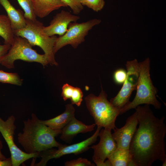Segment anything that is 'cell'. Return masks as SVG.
<instances>
[{
	"label": "cell",
	"mask_w": 166,
	"mask_h": 166,
	"mask_svg": "<svg viewBox=\"0 0 166 166\" xmlns=\"http://www.w3.org/2000/svg\"><path fill=\"white\" fill-rule=\"evenodd\" d=\"M2 148V144L1 141L0 140V160H4L6 158L5 156L3 155L1 152Z\"/></svg>",
	"instance_id": "29"
},
{
	"label": "cell",
	"mask_w": 166,
	"mask_h": 166,
	"mask_svg": "<svg viewBox=\"0 0 166 166\" xmlns=\"http://www.w3.org/2000/svg\"><path fill=\"white\" fill-rule=\"evenodd\" d=\"M67 6H69L75 14H78L83 9L80 0H61Z\"/></svg>",
	"instance_id": "24"
},
{
	"label": "cell",
	"mask_w": 166,
	"mask_h": 166,
	"mask_svg": "<svg viewBox=\"0 0 166 166\" xmlns=\"http://www.w3.org/2000/svg\"><path fill=\"white\" fill-rule=\"evenodd\" d=\"M139 127L131 141L129 150L135 166H151L155 161L166 166L165 117H156L149 105L136 108Z\"/></svg>",
	"instance_id": "1"
},
{
	"label": "cell",
	"mask_w": 166,
	"mask_h": 166,
	"mask_svg": "<svg viewBox=\"0 0 166 166\" xmlns=\"http://www.w3.org/2000/svg\"><path fill=\"white\" fill-rule=\"evenodd\" d=\"M22 80L16 73H7L0 70V82L21 85Z\"/></svg>",
	"instance_id": "21"
},
{
	"label": "cell",
	"mask_w": 166,
	"mask_h": 166,
	"mask_svg": "<svg viewBox=\"0 0 166 166\" xmlns=\"http://www.w3.org/2000/svg\"><path fill=\"white\" fill-rule=\"evenodd\" d=\"M75 111L73 105L68 104L65 105V111L62 114L49 120H40V121L53 129L61 130L75 117Z\"/></svg>",
	"instance_id": "16"
},
{
	"label": "cell",
	"mask_w": 166,
	"mask_h": 166,
	"mask_svg": "<svg viewBox=\"0 0 166 166\" xmlns=\"http://www.w3.org/2000/svg\"><path fill=\"white\" fill-rule=\"evenodd\" d=\"M150 62L149 58H147L139 62V76L136 96L132 101H129L120 109V114L142 104L152 105L157 109L161 108V104L156 97L157 89L154 86L150 77Z\"/></svg>",
	"instance_id": "3"
},
{
	"label": "cell",
	"mask_w": 166,
	"mask_h": 166,
	"mask_svg": "<svg viewBox=\"0 0 166 166\" xmlns=\"http://www.w3.org/2000/svg\"><path fill=\"white\" fill-rule=\"evenodd\" d=\"M83 93L79 88L70 85L67 89L65 96L67 99H70L72 105L75 104L79 106L83 100Z\"/></svg>",
	"instance_id": "20"
},
{
	"label": "cell",
	"mask_w": 166,
	"mask_h": 166,
	"mask_svg": "<svg viewBox=\"0 0 166 166\" xmlns=\"http://www.w3.org/2000/svg\"><path fill=\"white\" fill-rule=\"evenodd\" d=\"M96 124H85L74 117L61 130L60 139L68 143L71 142L73 138L79 133H85L93 130Z\"/></svg>",
	"instance_id": "14"
},
{
	"label": "cell",
	"mask_w": 166,
	"mask_h": 166,
	"mask_svg": "<svg viewBox=\"0 0 166 166\" xmlns=\"http://www.w3.org/2000/svg\"><path fill=\"white\" fill-rule=\"evenodd\" d=\"M23 122V132L18 134V139L26 152H40L62 144L55 139L61 130L53 129L45 125L35 114L32 113L30 118Z\"/></svg>",
	"instance_id": "2"
},
{
	"label": "cell",
	"mask_w": 166,
	"mask_h": 166,
	"mask_svg": "<svg viewBox=\"0 0 166 166\" xmlns=\"http://www.w3.org/2000/svg\"><path fill=\"white\" fill-rule=\"evenodd\" d=\"M111 131L106 128L101 130L99 143L90 147L94 150L93 160L97 166H105V160L117 148Z\"/></svg>",
	"instance_id": "11"
},
{
	"label": "cell",
	"mask_w": 166,
	"mask_h": 166,
	"mask_svg": "<svg viewBox=\"0 0 166 166\" xmlns=\"http://www.w3.org/2000/svg\"><path fill=\"white\" fill-rule=\"evenodd\" d=\"M15 118L13 115L9 116L4 121L0 117V132L9 148L12 166H19L26 161L31 158L39 157L40 153H29L22 151L15 144L14 136L16 127Z\"/></svg>",
	"instance_id": "8"
},
{
	"label": "cell",
	"mask_w": 166,
	"mask_h": 166,
	"mask_svg": "<svg viewBox=\"0 0 166 166\" xmlns=\"http://www.w3.org/2000/svg\"><path fill=\"white\" fill-rule=\"evenodd\" d=\"M0 4L6 11L14 31L24 28L26 25L24 14L20 9H16L8 0H0Z\"/></svg>",
	"instance_id": "17"
},
{
	"label": "cell",
	"mask_w": 166,
	"mask_h": 166,
	"mask_svg": "<svg viewBox=\"0 0 166 166\" xmlns=\"http://www.w3.org/2000/svg\"><path fill=\"white\" fill-rule=\"evenodd\" d=\"M65 166H94V164L87 159L81 157L66 162Z\"/></svg>",
	"instance_id": "26"
},
{
	"label": "cell",
	"mask_w": 166,
	"mask_h": 166,
	"mask_svg": "<svg viewBox=\"0 0 166 166\" xmlns=\"http://www.w3.org/2000/svg\"><path fill=\"white\" fill-rule=\"evenodd\" d=\"M101 22L100 19H93L80 23L71 22L66 32L57 38L53 47L54 54L68 45H70L76 49L85 41V38L89 31L93 27L99 24Z\"/></svg>",
	"instance_id": "7"
},
{
	"label": "cell",
	"mask_w": 166,
	"mask_h": 166,
	"mask_svg": "<svg viewBox=\"0 0 166 166\" xmlns=\"http://www.w3.org/2000/svg\"><path fill=\"white\" fill-rule=\"evenodd\" d=\"M18 2L24 11V16L26 19L35 20L36 16L35 15L31 0H17Z\"/></svg>",
	"instance_id": "22"
},
{
	"label": "cell",
	"mask_w": 166,
	"mask_h": 166,
	"mask_svg": "<svg viewBox=\"0 0 166 166\" xmlns=\"http://www.w3.org/2000/svg\"><path fill=\"white\" fill-rule=\"evenodd\" d=\"M34 13L40 18H44L54 10L67 6L61 0H31Z\"/></svg>",
	"instance_id": "15"
},
{
	"label": "cell",
	"mask_w": 166,
	"mask_h": 166,
	"mask_svg": "<svg viewBox=\"0 0 166 166\" xmlns=\"http://www.w3.org/2000/svg\"><path fill=\"white\" fill-rule=\"evenodd\" d=\"M0 36L4 40V44L11 45L14 39V35L7 16L0 15Z\"/></svg>",
	"instance_id": "19"
},
{
	"label": "cell",
	"mask_w": 166,
	"mask_h": 166,
	"mask_svg": "<svg viewBox=\"0 0 166 166\" xmlns=\"http://www.w3.org/2000/svg\"><path fill=\"white\" fill-rule=\"evenodd\" d=\"M83 6H85L92 9L94 11L97 12L101 10L105 5L104 0H80Z\"/></svg>",
	"instance_id": "23"
},
{
	"label": "cell",
	"mask_w": 166,
	"mask_h": 166,
	"mask_svg": "<svg viewBox=\"0 0 166 166\" xmlns=\"http://www.w3.org/2000/svg\"><path fill=\"white\" fill-rule=\"evenodd\" d=\"M107 159L109 166H135L129 149L117 148Z\"/></svg>",
	"instance_id": "18"
},
{
	"label": "cell",
	"mask_w": 166,
	"mask_h": 166,
	"mask_svg": "<svg viewBox=\"0 0 166 166\" xmlns=\"http://www.w3.org/2000/svg\"><path fill=\"white\" fill-rule=\"evenodd\" d=\"M138 124L136 111L128 117L124 125L120 128H115L112 134L117 148L129 149L130 144Z\"/></svg>",
	"instance_id": "12"
},
{
	"label": "cell",
	"mask_w": 166,
	"mask_h": 166,
	"mask_svg": "<svg viewBox=\"0 0 166 166\" xmlns=\"http://www.w3.org/2000/svg\"><path fill=\"white\" fill-rule=\"evenodd\" d=\"M32 47L25 38L14 35L13 42L7 53L1 59L0 64L8 69L14 68V62L17 60L38 62L43 66L49 64L45 55L38 53Z\"/></svg>",
	"instance_id": "6"
},
{
	"label": "cell",
	"mask_w": 166,
	"mask_h": 166,
	"mask_svg": "<svg viewBox=\"0 0 166 166\" xmlns=\"http://www.w3.org/2000/svg\"><path fill=\"white\" fill-rule=\"evenodd\" d=\"M125 65L127 72L126 79L117 94L110 101L120 110L129 101L132 92L136 89L139 76V62L136 59L128 61Z\"/></svg>",
	"instance_id": "10"
},
{
	"label": "cell",
	"mask_w": 166,
	"mask_h": 166,
	"mask_svg": "<svg viewBox=\"0 0 166 166\" xmlns=\"http://www.w3.org/2000/svg\"><path fill=\"white\" fill-rule=\"evenodd\" d=\"M107 96L102 89L98 96L90 94L85 99L86 107L97 127L112 130L116 127L115 121L120 115V110L108 101Z\"/></svg>",
	"instance_id": "4"
},
{
	"label": "cell",
	"mask_w": 166,
	"mask_h": 166,
	"mask_svg": "<svg viewBox=\"0 0 166 166\" xmlns=\"http://www.w3.org/2000/svg\"><path fill=\"white\" fill-rule=\"evenodd\" d=\"M79 18V17L77 16L73 15L68 11L62 10L53 17L49 26H44L43 29L49 36L56 34L62 36L67 31L71 22H76Z\"/></svg>",
	"instance_id": "13"
},
{
	"label": "cell",
	"mask_w": 166,
	"mask_h": 166,
	"mask_svg": "<svg viewBox=\"0 0 166 166\" xmlns=\"http://www.w3.org/2000/svg\"><path fill=\"white\" fill-rule=\"evenodd\" d=\"M101 128L97 127L93 135L80 142L69 145L62 144L58 147L57 149L52 148L39 152L41 158L40 161L38 163L33 164V165L45 166L51 159L58 158L64 155L71 154L78 155L86 151L90 148V145L96 141Z\"/></svg>",
	"instance_id": "9"
},
{
	"label": "cell",
	"mask_w": 166,
	"mask_h": 166,
	"mask_svg": "<svg viewBox=\"0 0 166 166\" xmlns=\"http://www.w3.org/2000/svg\"><path fill=\"white\" fill-rule=\"evenodd\" d=\"M127 75L126 70L123 68L118 69L113 73V81L117 85L123 84L126 79Z\"/></svg>",
	"instance_id": "25"
},
{
	"label": "cell",
	"mask_w": 166,
	"mask_h": 166,
	"mask_svg": "<svg viewBox=\"0 0 166 166\" xmlns=\"http://www.w3.org/2000/svg\"><path fill=\"white\" fill-rule=\"evenodd\" d=\"M10 46L9 44L1 45L0 42V61L2 57L7 53Z\"/></svg>",
	"instance_id": "27"
},
{
	"label": "cell",
	"mask_w": 166,
	"mask_h": 166,
	"mask_svg": "<svg viewBox=\"0 0 166 166\" xmlns=\"http://www.w3.org/2000/svg\"><path fill=\"white\" fill-rule=\"evenodd\" d=\"M26 25L24 28L13 31L14 35L25 38L32 46L40 47L44 51L49 64L57 65L53 52L57 37L47 35L44 31L43 24L37 19L33 21L26 19Z\"/></svg>",
	"instance_id": "5"
},
{
	"label": "cell",
	"mask_w": 166,
	"mask_h": 166,
	"mask_svg": "<svg viewBox=\"0 0 166 166\" xmlns=\"http://www.w3.org/2000/svg\"><path fill=\"white\" fill-rule=\"evenodd\" d=\"M0 166H12L11 157L4 160H0Z\"/></svg>",
	"instance_id": "28"
}]
</instances>
